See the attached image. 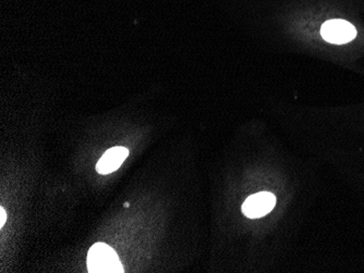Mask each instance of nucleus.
<instances>
[{
	"instance_id": "3",
	"label": "nucleus",
	"mask_w": 364,
	"mask_h": 273,
	"mask_svg": "<svg viewBox=\"0 0 364 273\" xmlns=\"http://www.w3.org/2000/svg\"><path fill=\"white\" fill-rule=\"evenodd\" d=\"M276 205V197L272 193L261 191L251 195L242 205V213L250 219L264 217L273 211Z\"/></svg>"
},
{
	"instance_id": "5",
	"label": "nucleus",
	"mask_w": 364,
	"mask_h": 273,
	"mask_svg": "<svg viewBox=\"0 0 364 273\" xmlns=\"http://www.w3.org/2000/svg\"><path fill=\"white\" fill-rule=\"evenodd\" d=\"M0 218H1V221H0V228H3L4 225H5L6 220H7V213H6V211L3 207L0 208Z\"/></svg>"
},
{
	"instance_id": "4",
	"label": "nucleus",
	"mask_w": 364,
	"mask_h": 273,
	"mask_svg": "<svg viewBox=\"0 0 364 273\" xmlns=\"http://www.w3.org/2000/svg\"><path fill=\"white\" fill-rule=\"evenodd\" d=\"M129 150L124 147H112L108 150L96 165V171L100 174H109L117 171L128 158Z\"/></svg>"
},
{
	"instance_id": "1",
	"label": "nucleus",
	"mask_w": 364,
	"mask_h": 273,
	"mask_svg": "<svg viewBox=\"0 0 364 273\" xmlns=\"http://www.w3.org/2000/svg\"><path fill=\"white\" fill-rule=\"evenodd\" d=\"M90 273H122L124 267L114 248L104 243H96L90 248L87 258Z\"/></svg>"
},
{
	"instance_id": "6",
	"label": "nucleus",
	"mask_w": 364,
	"mask_h": 273,
	"mask_svg": "<svg viewBox=\"0 0 364 273\" xmlns=\"http://www.w3.org/2000/svg\"><path fill=\"white\" fill-rule=\"evenodd\" d=\"M124 207H129V206H130V203H126L124 204Z\"/></svg>"
},
{
	"instance_id": "2",
	"label": "nucleus",
	"mask_w": 364,
	"mask_h": 273,
	"mask_svg": "<svg viewBox=\"0 0 364 273\" xmlns=\"http://www.w3.org/2000/svg\"><path fill=\"white\" fill-rule=\"evenodd\" d=\"M321 35L326 42L343 45L355 40L357 30L353 24L345 20H329L323 24Z\"/></svg>"
}]
</instances>
